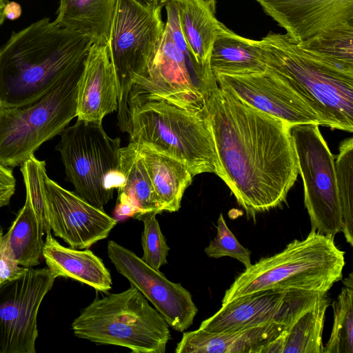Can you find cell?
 Segmentation results:
<instances>
[{"label": "cell", "mask_w": 353, "mask_h": 353, "mask_svg": "<svg viewBox=\"0 0 353 353\" xmlns=\"http://www.w3.org/2000/svg\"><path fill=\"white\" fill-rule=\"evenodd\" d=\"M203 110L218 159L219 176L248 217L285 201L299 165L290 125L218 85Z\"/></svg>", "instance_id": "1"}, {"label": "cell", "mask_w": 353, "mask_h": 353, "mask_svg": "<svg viewBox=\"0 0 353 353\" xmlns=\"http://www.w3.org/2000/svg\"><path fill=\"white\" fill-rule=\"evenodd\" d=\"M92 44L49 17L13 31L0 46V106L23 105L46 93L84 65Z\"/></svg>", "instance_id": "2"}, {"label": "cell", "mask_w": 353, "mask_h": 353, "mask_svg": "<svg viewBox=\"0 0 353 353\" xmlns=\"http://www.w3.org/2000/svg\"><path fill=\"white\" fill-rule=\"evenodd\" d=\"M334 237L311 230L281 252L245 268L225 291L222 305L243 296L268 290L327 293L343 276L345 252Z\"/></svg>", "instance_id": "3"}, {"label": "cell", "mask_w": 353, "mask_h": 353, "mask_svg": "<svg viewBox=\"0 0 353 353\" xmlns=\"http://www.w3.org/2000/svg\"><path fill=\"white\" fill-rule=\"evenodd\" d=\"M130 141L171 156L193 176L218 173L215 145L203 107L183 108L162 98L131 93Z\"/></svg>", "instance_id": "4"}, {"label": "cell", "mask_w": 353, "mask_h": 353, "mask_svg": "<svg viewBox=\"0 0 353 353\" xmlns=\"http://www.w3.org/2000/svg\"><path fill=\"white\" fill-rule=\"evenodd\" d=\"M267 68L314 111L319 125L353 132V76L307 54L286 33L258 40Z\"/></svg>", "instance_id": "5"}, {"label": "cell", "mask_w": 353, "mask_h": 353, "mask_svg": "<svg viewBox=\"0 0 353 353\" xmlns=\"http://www.w3.org/2000/svg\"><path fill=\"white\" fill-rule=\"evenodd\" d=\"M169 327L132 285L119 293L96 297L72 323L78 338L121 346L134 353H164L170 339Z\"/></svg>", "instance_id": "6"}, {"label": "cell", "mask_w": 353, "mask_h": 353, "mask_svg": "<svg viewBox=\"0 0 353 353\" xmlns=\"http://www.w3.org/2000/svg\"><path fill=\"white\" fill-rule=\"evenodd\" d=\"M83 69L84 65L67 74L33 101L0 106V165L11 169L21 165L77 117Z\"/></svg>", "instance_id": "7"}, {"label": "cell", "mask_w": 353, "mask_h": 353, "mask_svg": "<svg viewBox=\"0 0 353 353\" xmlns=\"http://www.w3.org/2000/svg\"><path fill=\"white\" fill-rule=\"evenodd\" d=\"M163 6L154 1H117L107 47L117 83L118 125L128 133L132 88L147 74L165 31Z\"/></svg>", "instance_id": "8"}, {"label": "cell", "mask_w": 353, "mask_h": 353, "mask_svg": "<svg viewBox=\"0 0 353 353\" xmlns=\"http://www.w3.org/2000/svg\"><path fill=\"white\" fill-rule=\"evenodd\" d=\"M164 6L167 16L164 33L147 74L136 81L130 94H145L183 108L201 110L209 92L218 84L211 69L199 64L189 48L180 28L174 0Z\"/></svg>", "instance_id": "9"}, {"label": "cell", "mask_w": 353, "mask_h": 353, "mask_svg": "<svg viewBox=\"0 0 353 353\" xmlns=\"http://www.w3.org/2000/svg\"><path fill=\"white\" fill-rule=\"evenodd\" d=\"M59 134L55 149L61 154L65 180L81 198L103 208L123 182L119 170L120 138L110 137L102 124L79 119Z\"/></svg>", "instance_id": "10"}, {"label": "cell", "mask_w": 353, "mask_h": 353, "mask_svg": "<svg viewBox=\"0 0 353 353\" xmlns=\"http://www.w3.org/2000/svg\"><path fill=\"white\" fill-rule=\"evenodd\" d=\"M299 174L304 186V203L311 230L333 237L341 232L343 221L334 170V156L319 125H292Z\"/></svg>", "instance_id": "11"}, {"label": "cell", "mask_w": 353, "mask_h": 353, "mask_svg": "<svg viewBox=\"0 0 353 353\" xmlns=\"http://www.w3.org/2000/svg\"><path fill=\"white\" fill-rule=\"evenodd\" d=\"M55 279L48 268H30L0 285V353H35L38 311Z\"/></svg>", "instance_id": "12"}, {"label": "cell", "mask_w": 353, "mask_h": 353, "mask_svg": "<svg viewBox=\"0 0 353 353\" xmlns=\"http://www.w3.org/2000/svg\"><path fill=\"white\" fill-rule=\"evenodd\" d=\"M107 248L117 271L152 303L170 327L184 332L192 325L198 309L188 290L181 283L168 280L159 270L115 241H109Z\"/></svg>", "instance_id": "13"}, {"label": "cell", "mask_w": 353, "mask_h": 353, "mask_svg": "<svg viewBox=\"0 0 353 353\" xmlns=\"http://www.w3.org/2000/svg\"><path fill=\"white\" fill-rule=\"evenodd\" d=\"M48 223L56 236L71 248L88 249L107 238L117 223L103 208L92 205L48 175L44 179Z\"/></svg>", "instance_id": "14"}, {"label": "cell", "mask_w": 353, "mask_h": 353, "mask_svg": "<svg viewBox=\"0 0 353 353\" xmlns=\"http://www.w3.org/2000/svg\"><path fill=\"white\" fill-rule=\"evenodd\" d=\"M215 79L220 88L290 126L305 123L319 125L314 111L268 68L259 74L219 75Z\"/></svg>", "instance_id": "15"}, {"label": "cell", "mask_w": 353, "mask_h": 353, "mask_svg": "<svg viewBox=\"0 0 353 353\" xmlns=\"http://www.w3.org/2000/svg\"><path fill=\"white\" fill-rule=\"evenodd\" d=\"M314 292L296 290L256 292L221 306L199 328L213 332L257 327L276 321L289 322L296 310Z\"/></svg>", "instance_id": "16"}, {"label": "cell", "mask_w": 353, "mask_h": 353, "mask_svg": "<svg viewBox=\"0 0 353 353\" xmlns=\"http://www.w3.org/2000/svg\"><path fill=\"white\" fill-rule=\"evenodd\" d=\"M296 42L353 28V0H255Z\"/></svg>", "instance_id": "17"}, {"label": "cell", "mask_w": 353, "mask_h": 353, "mask_svg": "<svg viewBox=\"0 0 353 353\" xmlns=\"http://www.w3.org/2000/svg\"><path fill=\"white\" fill-rule=\"evenodd\" d=\"M117 108V78L108 47L93 43L79 82L77 119L102 124Z\"/></svg>", "instance_id": "18"}, {"label": "cell", "mask_w": 353, "mask_h": 353, "mask_svg": "<svg viewBox=\"0 0 353 353\" xmlns=\"http://www.w3.org/2000/svg\"><path fill=\"white\" fill-rule=\"evenodd\" d=\"M288 323L276 321L238 330L213 332L199 328L185 332L176 353H262Z\"/></svg>", "instance_id": "19"}, {"label": "cell", "mask_w": 353, "mask_h": 353, "mask_svg": "<svg viewBox=\"0 0 353 353\" xmlns=\"http://www.w3.org/2000/svg\"><path fill=\"white\" fill-rule=\"evenodd\" d=\"M329 305L327 293H313L262 353H323L322 334Z\"/></svg>", "instance_id": "20"}, {"label": "cell", "mask_w": 353, "mask_h": 353, "mask_svg": "<svg viewBox=\"0 0 353 353\" xmlns=\"http://www.w3.org/2000/svg\"><path fill=\"white\" fill-rule=\"evenodd\" d=\"M119 170L123 182L117 189L116 214L120 217L132 216L138 219L145 214L161 213V204L137 143L130 141L127 146L121 148Z\"/></svg>", "instance_id": "21"}, {"label": "cell", "mask_w": 353, "mask_h": 353, "mask_svg": "<svg viewBox=\"0 0 353 353\" xmlns=\"http://www.w3.org/2000/svg\"><path fill=\"white\" fill-rule=\"evenodd\" d=\"M43 259L56 278H70L106 293L112 288L110 273L99 256L88 249L63 246L51 232L46 233Z\"/></svg>", "instance_id": "22"}, {"label": "cell", "mask_w": 353, "mask_h": 353, "mask_svg": "<svg viewBox=\"0 0 353 353\" xmlns=\"http://www.w3.org/2000/svg\"><path fill=\"white\" fill-rule=\"evenodd\" d=\"M210 66L214 77L255 74L267 69L258 40L241 37L222 23L213 44Z\"/></svg>", "instance_id": "23"}, {"label": "cell", "mask_w": 353, "mask_h": 353, "mask_svg": "<svg viewBox=\"0 0 353 353\" xmlns=\"http://www.w3.org/2000/svg\"><path fill=\"white\" fill-rule=\"evenodd\" d=\"M137 145L163 212L178 211L194 176L178 159L148 146Z\"/></svg>", "instance_id": "24"}, {"label": "cell", "mask_w": 353, "mask_h": 353, "mask_svg": "<svg viewBox=\"0 0 353 353\" xmlns=\"http://www.w3.org/2000/svg\"><path fill=\"white\" fill-rule=\"evenodd\" d=\"M183 35L202 66L210 58L221 22L216 17V0H174Z\"/></svg>", "instance_id": "25"}, {"label": "cell", "mask_w": 353, "mask_h": 353, "mask_svg": "<svg viewBox=\"0 0 353 353\" xmlns=\"http://www.w3.org/2000/svg\"><path fill=\"white\" fill-rule=\"evenodd\" d=\"M117 0H59L54 21L107 46Z\"/></svg>", "instance_id": "26"}, {"label": "cell", "mask_w": 353, "mask_h": 353, "mask_svg": "<svg viewBox=\"0 0 353 353\" xmlns=\"http://www.w3.org/2000/svg\"><path fill=\"white\" fill-rule=\"evenodd\" d=\"M44 226L26 196L20 209L5 235L8 247L18 263L26 268L41 263L45 245Z\"/></svg>", "instance_id": "27"}, {"label": "cell", "mask_w": 353, "mask_h": 353, "mask_svg": "<svg viewBox=\"0 0 353 353\" xmlns=\"http://www.w3.org/2000/svg\"><path fill=\"white\" fill-rule=\"evenodd\" d=\"M297 43L319 63L353 76V28L334 29Z\"/></svg>", "instance_id": "28"}, {"label": "cell", "mask_w": 353, "mask_h": 353, "mask_svg": "<svg viewBox=\"0 0 353 353\" xmlns=\"http://www.w3.org/2000/svg\"><path fill=\"white\" fill-rule=\"evenodd\" d=\"M341 292L332 303L334 321L323 353H353V274L343 281Z\"/></svg>", "instance_id": "29"}, {"label": "cell", "mask_w": 353, "mask_h": 353, "mask_svg": "<svg viewBox=\"0 0 353 353\" xmlns=\"http://www.w3.org/2000/svg\"><path fill=\"white\" fill-rule=\"evenodd\" d=\"M334 170L342 213V230L346 241L353 246V139L339 145Z\"/></svg>", "instance_id": "30"}, {"label": "cell", "mask_w": 353, "mask_h": 353, "mask_svg": "<svg viewBox=\"0 0 353 353\" xmlns=\"http://www.w3.org/2000/svg\"><path fill=\"white\" fill-rule=\"evenodd\" d=\"M26 187V196L44 226L45 234L50 232L45 198L44 179L47 175L46 161H40L32 155L21 165Z\"/></svg>", "instance_id": "31"}, {"label": "cell", "mask_w": 353, "mask_h": 353, "mask_svg": "<svg viewBox=\"0 0 353 353\" xmlns=\"http://www.w3.org/2000/svg\"><path fill=\"white\" fill-rule=\"evenodd\" d=\"M156 213H148L138 219L143 223L144 229L141 234V245L143 254L141 259L154 270L168 263L167 256L170 248L163 235Z\"/></svg>", "instance_id": "32"}, {"label": "cell", "mask_w": 353, "mask_h": 353, "mask_svg": "<svg viewBox=\"0 0 353 353\" xmlns=\"http://www.w3.org/2000/svg\"><path fill=\"white\" fill-rule=\"evenodd\" d=\"M204 251L208 257L213 259L223 256L234 258L242 263L245 268L252 265L250 251L239 242L228 228L222 213L219 214L217 220L216 235Z\"/></svg>", "instance_id": "33"}, {"label": "cell", "mask_w": 353, "mask_h": 353, "mask_svg": "<svg viewBox=\"0 0 353 353\" xmlns=\"http://www.w3.org/2000/svg\"><path fill=\"white\" fill-rule=\"evenodd\" d=\"M28 268L20 265L13 256L5 235L0 236V285L17 279Z\"/></svg>", "instance_id": "34"}, {"label": "cell", "mask_w": 353, "mask_h": 353, "mask_svg": "<svg viewBox=\"0 0 353 353\" xmlns=\"http://www.w3.org/2000/svg\"><path fill=\"white\" fill-rule=\"evenodd\" d=\"M16 190L12 169L0 165V208L8 205Z\"/></svg>", "instance_id": "35"}, {"label": "cell", "mask_w": 353, "mask_h": 353, "mask_svg": "<svg viewBox=\"0 0 353 353\" xmlns=\"http://www.w3.org/2000/svg\"><path fill=\"white\" fill-rule=\"evenodd\" d=\"M22 14V8L21 5L14 1H8L3 8V15L9 20H16L19 19Z\"/></svg>", "instance_id": "36"}, {"label": "cell", "mask_w": 353, "mask_h": 353, "mask_svg": "<svg viewBox=\"0 0 353 353\" xmlns=\"http://www.w3.org/2000/svg\"><path fill=\"white\" fill-rule=\"evenodd\" d=\"M8 0H0V26L3 23L6 17L3 15V8Z\"/></svg>", "instance_id": "37"}, {"label": "cell", "mask_w": 353, "mask_h": 353, "mask_svg": "<svg viewBox=\"0 0 353 353\" xmlns=\"http://www.w3.org/2000/svg\"><path fill=\"white\" fill-rule=\"evenodd\" d=\"M149 1H154L158 2L159 3L164 6V4L170 0H149Z\"/></svg>", "instance_id": "38"}, {"label": "cell", "mask_w": 353, "mask_h": 353, "mask_svg": "<svg viewBox=\"0 0 353 353\" xmlns=\"http://www.w3.org/2000/svg\"><path fill=\"white\" fill-rule=\"evenodd\" d=\"M1 235H3V231H2V229H1V226H0V236H1Z\"/></svg>", "instance_id": "39"}, {"label": "cell", "mask_w": 353, "mask_h": 353, "mask_svg": "<svg viewBox=\"0 0 353 353\" xmlns=\"http://www.w3.org/2000/svg\"><path fill=\"white\" fill-rule=\"evenodd\" d=\"M141 1H143V2H148L149 0H140Z\"/></svg>", "instance_id": "40"}]
</instances>
